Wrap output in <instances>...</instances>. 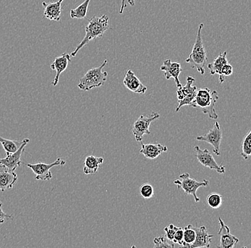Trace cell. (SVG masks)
Instances as JSON below:
<instances>
[{
    "label": "cell",
    "mask_w": 251,
    "mask_h": 248,
    "mask_svg": "<svg viewBox=\"0 0 251 248\" xmlns=\"http://www.w3.org/2000/svg\"><path fill=\"white\" fill-rule=\"evenodd\" d=\"M2 205V202L0 201V224L4 223L6 220H12L13 218V216L8 215L3 211Z\"/></svg>",
    "instance_id": "32"
},
{
    "label": "cell",
    "mask_w": 251,
    "mask_h": 248,
    "mask_svg": "<svg viewBox=\"0 0 251 248\" xmlns=\"http://www.w3.org/2000/svg\"><path fill=\"white\" fill-rule=\"evenodd\" d=\"M103 163V158L101 157H96L94 155L86 157L83 168L84 173L85 175H95Z\"/></svg>",
    "instance_id": "20"
},
{
    "label": "cell",
    "mask_w": 251,
    "mask_h": 248,
    "mask_svg": "<svg viewBox=\"0 0 251 248\" xmlns=\"http://www.w3.org/2000/svg\"><path fill=\"white\" fill-rule=\"evenodd\" d=\"M17 182V175L15 171L9 170L3 165H0V191L12 189Z\"/></svg>",
    "instance_id": "15"
},
{
    "label": "cell",
    "mask_w": 251,
    "mask_h": 248,
    "mask_svg": "<svg viewBox=\"0 0 251 248\" xmlns=\"http://www.w3.org/2000/svg\"><path fill=\"white\" fill-rule=\"evenodd\" d=\"M219 100V94L217 91H211L205 88L197 89L195 98L193 100L190 106L196 109L201 110L204 114H207L212 120H216L219 114L215 109V105Z\"/></svg>",
    "instance_id": "1"
},
{
    "label": "cell",
    "mask_w": 251,
    "mask_h": 248,
    "mask_svg": "<svg viewBox=\"0 0 251 248\" xmlns=\"http://www.w3.org/2000/svg\"><path fill=\"white\" fill-rule=\"evenodd\" d=\"M203 28V23H201L196 34V42L192 52L186 59V63L190 64L191 68L196 69L202 75L205 74V65L208 61L206 51L202 40L201 31Z\"/></svg>",
    "instance_id": "3"
},
{
    "label": "cell",
    "mask_w": 251,
    "mask_h": 248,
    "mask_svg": "<svg viewBox=\"0 0 251 248\" xmlns=\"http://www.w3.org/2000/svg\"><path fill=\"white\" fill-rule=\"evenodd\" d=\"M233 69L231 64L227 63L224 64L221 69V72L219 74V83H223L225 81L226 77L230 76L233 74Z\"/></svg>",
    "instance_id": "29"
},
{
    "label": "cell",
    "mask_w": 251,
    "mask_h": 248,
    "mask_svg": "<svg viewBox=\"0 0 251 248\" xmlns=\"http://www.w3.org/2000/svg\"><path fill=\"white\" fill-rule=\"evenodd\" d=\"M109 18L107 15L101 17H93L89 20V23L85 28L86 35L83 40L77 45L75 51L70 55L75 56L81 48H84L90 41L101 37L105 32L109 28Z\"/></svg>",
    "instance_id": "2"
},
{
    "label": "cell",
    "mask_w": 251,
    "mask_h": 248,
    "mask_svg": "<svg viewBox=\"0 0 251 248\" xmlns=\"http://www.w3.org/2000/svg\"><path fill=\"white\" fill-rule=\"evenodd\" d=\"M206 202L210 208L217 209L220 208L223 203V197L218 193H213L208 194L206 198Z\"/></svg>",
    "instance_id": "26"
},
{
    "label": "cell",
    "mask_w": 251,
    "mask_h": 248,
    "mask_svg": "<svg viewBox=\"0 0 251 248\" xmlns=\"http://www.w3.org/2000/svg\"><path fill=\"white\" fill-rule=\"evenodd\" d=\"M135 1H136V0H128V2L131 7H133V6L135 5Z\"/></svg>",
    "instance_id": "34"
},
{
    "label": "cell",
    "mask_w": 251,
    "mask_h": 248,
    "mask_svg": "<svg viewBox=\"0 0 251 248\" xmlns=\"http://www.w3.org/2000/svg\"><path fill=\"white\" fill-rule=\"evenodd\" d=\"M29 142V138H25L20 148L13 153L7 155L4 158H0V165H3L9 170L15 171L22 164L21 158L25 150V147Z\"/></svg>",
    "instance_id": "11"
},
{
    "label": "cell",
    "mask_w": 251,
    "mask_h": 248,
    "mask_svg": "<svg viewBox=\"0 0 251 248\" xmlns=\"http://www.w3.org/2000/svg\"><path fill=\"white\" fill-rule=\"evenodd\" d=\"M154 248H174V243L169 241L166 236H158L153 239Z\"/></svg>",
    "instance_id": "28"
},
{
    "label": "cell",
    "mask_w": 251,
    "mask_h": 248,
    "mask_svg": "<svg viewBox=\"0 0 251 248\" xmlns=\"http://www.w3.org/2000/svg\"><path fill=\"white\" fill-rule=\"evenodd\" d=\"M223 139L222 131L219 122H216L213 125V128L204 136L196 137V139L201 142H208L211 144L213 147V152L217 156L221 155L220 147H221V141Z\"/></svg>",
    "instance_id": "10"
},
{
    "label": "cell",
    "mask_w": 251,
    "mask_h": 248,
    "mask_svg": "<svg viewBox=\"0 0 251 248\" xmlns=\"http://www.w3.org/2000/svg\"><path fill=\"white\" fill-rule=\"evenodd\" d=\"M194 229L196 233V240L190 248H209L213 235L208 233L205 226L194 227Z\"/></svg>",
    "instance_id": "17"
},
{
    "label": "cell",
    "mask_w": 251,
    "mask_h": 248,
    "mask_svg": "<svg viewBox=\"0 0 251 248\" xmlns=\"http://www.w3.org/2000/svg\"><path fill=\"white\" fill-rule=\"evenodd\" d=\"M0 144L2 146L3 149L6 152V154L13 153L20 148L23 141L12 140V139H5L0 136Z\"/></svg>",
    "instance_id": "22"
},
{
    "label": "cell",
    "mask_w": 251,
    "mask_h": 248,
    "mask_svg": "<svg viewBox=\"0 0 251 248\" xmlns=\"http://www.w3.org/2000/svg\"><path fill=\"white\" fill-rule=\"evenodd\" d=\"M160 69L164 72L166 80L174 78L177 88H180L181 87L182 85L178 78L182 72L181 65L179 62H172V59H167L164 60V63L161 66Z\"/></svg>",
    "instance_id": "13"
},
{
    "label": "cell",
    "mask_w": 251,
    "mask_h": 248,
    "mask_svg": "<svg viewBox=\"0 0 251 248\" xmlns=\"http://www.w3.org/2000/svg\"><path fill=\"white\" fill-rule=\"evenodd\" d=\"M241 155L243 159L248 160L251 155V130L243 138L242 142V151Z\"/></svg>",
    "instance_id": "25"
},
{
    "label": "cell",
    "mask_w": 251,
    "mask_h": 248,
    "mask_svg": "<svg viewBox=\"0 0 251 248\" xmlns=\"http://www.w3.org/2000/svg\"><path fill=\"white\" fill-rule=\"evenodd\" d=\"M139 193L143 198L150 199L154 195V189L149 183H144L140 187Z\"/></svg>",
    "instance_id": "27"
},
{
    "label": "cell",
    "mask_w": 251,
    "mask_h": 248,
    "mask_svg": "<svg viewBox=\"0 0 251 248\" xmlns=\"http://www.w3.org/2000/svg\"><path fill=\"white\" fill-rule=\"evenodd\" d=\"M178 227L174 225V224H170L167 227H165L164 231L166 233V238H167L169 241L172 242L174 240V235H175L176 232L178 230Z\"/></svg>",
    "instance_id": "30"
},
{
    "label": "cell",
    "mask_w": 251,
    "mask_h": 248,
    "mask_svg": "<svg viewBox=\"0 0 251 248\" xmlns=\"http://www.w3.org/2000/svg\"><path fill=\"white\" fill-rule=\"evenodd\" d=\"M91 0H85L82 4L78 6L76 8L72 9L70 11V17L72 19H84L87 15L88 7H89V2Z\"/></svg>",
    "instance_id": "24"
},
{
    "label": "cell",
    "mask_w": 251,
    "mask_h": 248,
    "mask_svg": "<svg viewBox=\"0 0 251 248\" xmlns=\"http://www.w3.org/2000/svg\"><path fill=\"white\" fill-rule=\"evenodd\" d=\"M194 151L196 152V156L199 163L204 167L216 170L219 174H224L226 172V167L223 165H219L216 163L213 155L208 149L201 150L199 146L194 147Z\"/></svg>",
    "instance_id": "9"
},
{
    "label": "cell",
    "mask_w": 251,
    "mask_h": 248,
    "mask_svg": "<svg viewBox=\"0 0 251 248\" xmlns=\"http://www.w3.org/2000/svg\"><path fill=\"white\" fill-rule=\"evenodd\" d=\"M66 162L62 158H58L54 163L50 164L38 163L36 164H26L29 168H30L35 175V179L37 180H50L52 178V174L50 172V169L55 166H63L65 165Z\"/></svg>",
    "instance_id": "8"
},
{
    "label": "cell",
    "mask_w": 251,
    "mask_h": 248,
    "mask_svg": "<svg viewBox=\"0 0 251 248\" xmlns=\"http://www.w3.org/2000/svg\"><path fill=\"white\" fill-rule=\"evenodd\" d=\"M196 233L194 227L191 224L186 226L183 228V248L191 247V245L195 241Z\"/></svg>",
    "instance_id": "23"
},
{
    "label": "cell",
    "mask_w": 251,
    "mask_h": 248,
    "mask_svg": "<svg viewBox=\"0 0 251 248\" xmlns=\"http://www.w3.org/2000/svg\"><path fill=\"white\" fill-rule=\"evenodd\" d=\"M123 83L125 87L133 93L143 95L147 92V87L141 83V80L137 78L132 70H127Z\"/></svg>",
    "instance_id": "14"
},
{
    "label": "cell",
    "mask_w": 251,
    "mask_h": 248,
    "mask_svg": "<svg viewBox=\"0 0 251 248\" xmlns=\"http://www.w3.org/2000/svg\"><path fill=\"white\" fill-rule=\"evenodd\" d=\"M228 62L227 59V52L221 53L219 55L213 60V62L208 64V68L211 75H219L223 66Z\"/></svg>",
    "instance_id": "21"
},
{
    "label": "cell",
    "mask_w": 251,
    "mask_h": 248,
    "mask_svg": "<svg viewBox=\"0 0 251 248\" xmlns=\"http://www.w3.org/2000/svg\"><path fill=\"white\" fill-rule=\"evenodd\" d=\"M195 79L192 77L188 76L186 78V84L185 86H181L178 88L176 92L177 98H178V105L176 108V112H178L180 108L185 105L190 106L194 99L195 98L197 87L194 85Z\"/></svg>",
    "instance_id": "6"
},
{
    "label": "cell",
    "mask_w": 251,
    "mask_h": 248,
    "mask_svg": "<svg viewBox=\"0 0 251 248\" xmlns=\"http://www.w3.org/2000/svg\"><path fill=\"white\" fill-rule=\"evenodd\" d=\"M64 0H58L57 1L47 4L45 1L42 3L45 6L44 10V16L51 21L59 22L61 18V12H62V3Z\"/></svg>",
    "instance_id": "19"
},
{
    "label": "cell",
    "mask_w": 251,
    "mask_h": 248,
    "mask_svg": "<svg viewBox=\"0 0 251 248\" xmlns=\"http://www.w3.org/2000/svg\"><path fill=\"white\" fill-rule=\"evenodd\" d=\"M160 114L157 112H151L150 115H141L135 121L132 127V133L137 142H142L144 135L151 134L149 127L153 121L158 120Z\"/></svg>",
    "instance_id": "7"
},
{
    "label": "cell",
    "mask_w": 251,
    "mask_h": 248,
    "mask_svg": "<svg viewBox=\"0 0 251 248\" xmlns=\"http://www.w3.org/2000/svg\"><path fill=\"white\" fill-rule=\"evenodd\" d=\"M168 147L161 144L141 143L140 153L147 159L153 160L158 158L163 152H167Z\"/></svg>",
    "instance_id": "18"
},
{
    "label": "cell",
    "mask_w": 251,
    "mask_h": 248,
    "mask_svg": "<svg viewBox=\"0 0 251 248\" xmlns=\"http://www.w3.org/2000/svg\"><path fill=\"white\" fill-rule=\"evenodd\" d=\"M183 242V229L182 227H178V230L176 232L175 235H174V240L173 243H177L182 246Z\"/></svg>",
    "instance_id": "31"
},
{
    "label": "cell",
    "mask_w": 251,
    "mask_h": 248,
    "mask_svg": "<svg viewBox=\"0 0 251 248\" xmlns=\"http://www.w3.org/2000/svg\"><path fill=\"white\" fill-rule=\"evenodd\" d=\"M220 229L219 235L220 236L219 248H233L236 246L239 242V239L230 232V228L224 223L223 220L219 218Z\"/></svg>",
    "instance_id": "12"
},
{
    "label": "cell",
    "mask_w": 251,
    "mask_h": 248,
    "mask_svg": "<svg viewBox=\"0 0 251 248\" xmlns=\"http://www.w3.org/2000/svg\"><path fill=\"white\" fill-rule=\"evenodd\" d=\"M70 62H72V60H71V55L68 53H63L62 55L55 58L54 62L50 65V68L54 71H56L54 79L51 83L53 86L57 85L59 76L67 68Z\"/></svg>",
    "instance_id": "16"
},
{
    "label": "cell",
    "mask_w": 251,
    "mask_h": 248,
    "mask_svg": "<svg viewBox=\"0 0 251 248\" xmlns=\"http://www.w3.org/2000/svg\"><path fill=\"white\" fill-rule=\"evenodd\" d=\"M179 178L180 180H174V184L177 185L178 189L181 188L186 194L192 195L196 202H200V198L197 196L198 189L201 187L208 186L210 182L207 180L197 181L195 179L191 178L187 172L180 175Z\"/></svg>",
    "instance_id": "5"
},
{
    "label": "cell",
    "mask_w": 251,
    "mask_h": 248,
    "mask_svg": "<svg viewBox=\"0 0 251 248\" xmlns=\"http://www.w3.org/2000/svg\"><path fill=\"white\" fill-rule=\"evenodd\" d=\"M108 63L105 59L103 63L98 67L90 69L79 80L78 87L81 90L88 91L103 85L107 80L108 72L103 71V67Z\"/></svg>",
    "instance_id": "4"
},
{
    "label": "cell",
    "mask_w": 251,
    "mask_h": 248,
    "mask_svg": "<svg viewBox=\"0 0 251 248\" xmlns=\"http://www.w3.org/2000/svg\"><path fill=\"white\" fill-rule=\"evenodd\" d=\"M126 7V0H122V4H121L120 9H119V14H123L124 10Z\"/></svg>",
    "instance_id": "33"
}]
</instances>
